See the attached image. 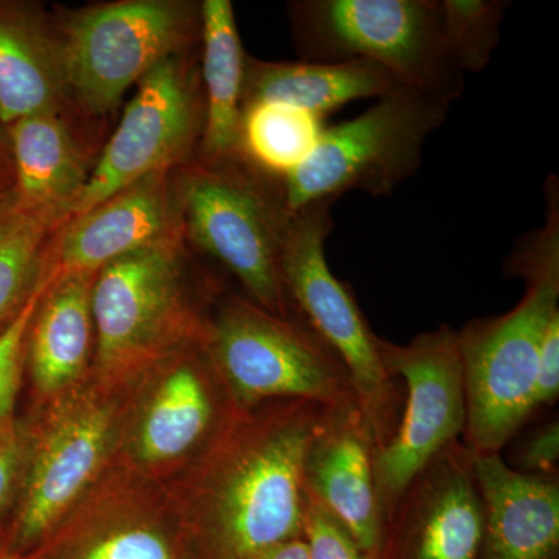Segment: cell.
<instances>
[{
	"label": "cell",
	"instance_id": "cell-12",
	"mask_svg": "<svg viewBox=\"0 0 559 559\" xmlns=\"http://www.w3.org/2000/svg\"><path fill=\"white\" fill-rule=\"evenodd\" d=\"M485 507L462 440L430 460L385 521L378 559H480Z\"/></svg>",
	"mask_w": 559,
	"mask_h": 559
},
{
	"label": "cell",
	"instance_id": "cell-15",
	"mask_svg": "<svg viewBox=\"0 0 559 559\" xmlns=\"http://www.w3.org/2000/svg\"><path fill=\"white\" fill-rule=\"evenodd\" d=\"M109 433V412L94 404L73 407L51 426L33 462L14 547L28 549L49 535L100 466Z\"/></svg>",
	"mask_w": 559,
	"mask_h": 559
},
{
	"label": "cell",
	"instance_id": "cell-21",
	"mask_svg": "<svg viewBox=\"0 0 559 559\" xmlns=\"http://www.w3.org/2000/svg\"><path fill=\"white\" fill-rule=\"evenodd\" d=\"M205 86L202 150L207 162L238 156L242 120L246 60L230 0H205L201 5Z\"/></svg>",
	"mask_w": 559,
	"mask_h": 559
},
{
	"label": "cell",
	"instance_id": "cell-13",
	"mask_svg": "<svg viewBox=\"0 0 559 559\" xmlns=\"http://www.w3.org/2000/svg\"><path fill=\"white\" fill-rule=\"evenodd\" d=\"M373 454V439L358 401L326 407L305 454L301 485L348 530L367 557L378 559L384 518Z\"/></svg>",
	"mask_w": 559,
	"mask_h": 559
},
{
	"label": "cell",
	"instance_id": "cell-24",
	"mask_svg": "<svg viewBox=\"0 0 559 559\" xmlns=\"http://www.w3.org/2000/svg\"><path fill=\"white\" fill-rule=\"evenodd\" d=\"M322 131L323 119L308 110L270 103L246 106L238 156L283 179L307 160Z\"/></svg>",
	"mask_w": 559,
	"mask_h": 559
},
{
	"label": "cell",
	"instance_id": "cell-29",
	"mask_svg": "<svg viewBox=\"0 0 559 559\" xmlns=\"http://www.w3.org/2000/svg\"><path fill=\"white\" fill-rule=\"evenodd\" d=\"M559 396V312L551 318L540 342L538 373L533 390V406H555Z\"/></svg>",
	"mask_w": 559,
	"mask_h": 559
},
{
	"label": "cell",
	"instance_id": "cell-26",
	"mask_svg": "<svg viewBox=\"0 0 559 559\" xmlns=\"http://www.w3.org/2000/svg\"><path fill=\"white\" fill-rule=\"evenodd\" d=\"M50 278H44L25 301L21 311L0 330V425L7 421L16 401L20 388L22 358L33 319Z\"/></svg>",
	"mask_w": 559,
	"mask_h": 559
},
{
	"label": "cell",
	"instance_id": "cell-20",
	"mask_svg": "<svg viewBox=\"0 0 559 559\" xmlns=\"http://www.w3.org/2000/svg\"><path fill=\"white\" fill-rule=\"evenodd\" d=\"M95 277L97 272H69L51 278L44 290L27 340L33 380L40 392H60L86 370L95 331Z\"/></svg>",
	"mask_w": 559,
	"mask_h": 559
},
{
	"label": "cell",
	"instance_id": "cell-23",
	"mask_svg": "<svg viewBox=\"0 0 559 559\" xmlns=\"http://www.w3.org/2000/svg\"><path fill=\"white\" fill-rule=\"evenodd\" d=\"M62 223L49 213L11 205L0 218V326L21 311L47 277L50 235Z\"/></svg>",
	"mask_w": 559,
	"mask_h": 559
},
{
	"label": "cell",
	"instance_id": "cell-28",
	"mask_svg": "<svg viewBox=\"0 0 559 559\" xmlns=\"http://www.w3.org/2000/svg\"><path fill=\"white\" fill-rule=\"evenodd\" d=\"M510 466L528 476L559 477V419H550L532 430L521 441Z\"/></svg>",
	"mask_w": 559,
	"mask_h": 559
},
{
	"label": "cell",
	"instance_id": "cell-18",
	"mask_svg": "<svg viewBox=\"0 0 559 559\" xmlns=\"http://www.w3.org/2000/svg\"><path fill=\"white\" fill-rule=\"evenodd\" d=\"M13 156L14 201L64 224L86 189V157L61 112L22 117L7 127Z\"/></svg>",
	"mask_w": 559,
	"mask_h": 559
},
{
	"label": "cell",
	"instance_id": "cell-3",
	"mask_svg": "<svg viewBox=\"0 0 559 559\" xmlns=\"http://www.w3.org/2000/svg\"><path fill=\"white\" fill-rule=\"evenodd\" d=\"M242 157L207 162L180 183V224L189 240L231 272L250 301L280 318L294 310L280 271L290 223L283 180Z\"/></svg>",
	"mask_w": 559,
	"mask_h": 559
},
{
	"label": "cell",
	"instance_id": "cell-34",
	"mask_svg": "<svg viewBox=\"0 0 559 559\" xmlns=\"http://www.w3.org/2000/svg\"><path fill=\"white\" fill-rule=\"evenodd\" d=\"M0 559H22L20 557H16V555H0Z\"/></svg>",
	"mask_w": 559,
	"mask_h": 559
},
{
	"label": "cell",
	"instance_id": "cell-31",
	"mask_svg": "<svg viewBox=\"0 0 559 559\" xmlns=\"http://www.w3.org/2000/svg\"><path fill=\"white\" fill-rule=\"evenodd\" d=\"M246 559H310L304 536L285 540Z\"/></svg>",
	"mask_w": 559,
	"mask_h": 559
},
{
	"label": "cell",
	"instance_id": "cell-7",
	"mask_svg": "<svg viewBox=\"0 0 559 559\" xmlns=\"http://www.w3.org/2000/svg\"><path fill=\"white\" fill-rule=\"evenodd\" d=\"M450 106L399 87L356 119L323 128L307 160L283 178L286 209L293 215L348 191L392 193L418 171L426 140L444 123Z\"/></svg>",
	"mask_w": 559,
	"mask_h": 559
},
{
	"label": "cell",
	"instance_id": "cell-30",
	"mask_svg": "<svg viewBox=\"0 0 559 559\" xmlns=\"http://www.w3.org/2000/svg\"><path fill=\"white\" fill-rule=\"evenodd\" d=\"M21 463V448L11 426L0 425V509L9 498Z\"/></svg>",
	"mask_w": 559,
	"mask_h": 559
},
{
	"label": "cell",
	"instance_id": "cell-27",
	"mask_svg": "<svg viewBox=\"0 0 559 559\" xmlns=\"http://www.w3.org/2000/svg\"><path fill=\"white\" fill-rule=\"evenodd\" d=\"M301 536L310 559H370L348 530L305 491Z\"/></svg>",
	"mask_w": 559,
	"mask_h": 559
},
{
	"label": "cell",
	"instance_id": "cell-22",
	"mask_svg": "<svg viewBox=\"0 0 559 559\" xmlns=\"http://www.w3.org/2000/svg\"><path fill=\"white\" fill-rule=\"evenodd\" d=\"M219 400L209 377L190 364L171 371L151 400L140 426L138 450L148 463L182 457L212 430Z\"/></svg>",
	"mask_w": 559,
	"mask_h": 559
},
{
	"label": "cell",
	"instance_id": "cell-8",
	"mask_svg": "<svg viewBox=\"0 0 559 559\" xmlns=\"http://www.w3.org/2000/svg\"><path fill=\"white\" fill-rule=\"evenodd\" d=\"M201 35V7L180 0H120L73 11L58 32L69 97L103 116L124 92Z\"/></svg>",
	"mask_w": 559,
	"mask_h": 559
},
{
	"label": "cell",
	"instance_id": "cell-6",
	"mask_svg": "<svg viewBox=\"0 0 559 559\" xmlns=\"http://www.w3.org/2000/svg\"><path fill=\"white\" fill-rule=\"evenodd\" d=\"M205 342L240 411L271 401H307L323 409L356 401L344 364L304 319L280 318L231 297L210 322Z\"/></svg>",
	"mask_w": 559,
	"mask_h": 559
},
{
	"label": "cell",
	"instance_id": "cell-32",
	"mask_svg": "<svg viewBox=\"0 0 559 559\" xmlns=\"http://www.w3.org/2000/svg\"><path fill=\"white\" fill-rule=\"evenodd\" d=\"M0 179L11 183L13 180V156H11V145L9 130L0 120Z\"/></svg>",
	"mask_w": 559,
	"mask_h": 559
},
{
	"label": "cell",
	"instance_id": "cell-25",
	"mask_svg": "<svg viewBox=\"0 0 559 559\" xmlns=\"http://www.w3.org/2000/svg\"><path fill=\"white\" fill-rule=\"evenodd\" d=\"M441 38L455 69L481 72L498 47L500 24L510 2L503 0H439Z\"/></svg>",
	"mask_w": 559,
	"mask_h": 559
},
{
	"label": "cell",
	"instance_id": "cell-19",
	"mask_svg": "<svg viewBox=\"0 0 559 559\" xmlns=\"http://www.w3.org/2000/svg\"><path fill=\"white\" fill-rule=\"evenodd\" d=\"M399 81L371 61L266 62L246 60L242 109L250 105L289 106L323 117L347 103L381 98Z\"/></svg>",
	"mask_w": 559,
	"mask_h": 559
},
{
	"label": "cell",
	"instance_id": "cell-16",
	"mask_svg": "<svg viewBox=\"0 0 559 559\" xmlns=\"http://www.w3.org/2000/svg\"><path fill=\"white\" fill-rule=\"evenodd\" d=\"M485 507L480 559H559V477L528 476L502 454L474 455Z\"/></svg>",
	"mask_w": 559,
	"mask_h": 559
},
{
	"label": "cell",
	"instance_id": "cell-11",
	"mask_svg": "<svg viewBox=\"0 0 559 559\" xmlns=\"http://www.w3.org/2000/svg\"><path fill=\"white\" fill-rule=\"evenodd\" d=\"M202 128L204 119L193 76L182 58H168L140 81L72 216L87 212L139 179L168 173L187 156Z\"/></svg>",
	"mask_w": 559,
	"mask_h": 559
},
{
	"label": "cell",
	"instance_id": "cell-1",
	"mask_svg": "<svg viewBox=\"0 0 559 559\" xmlns=\"http://www.w3.org/2000/svg\"><path fill=\"white\" fill-rule=\"evenodd\" d=\"M323 407L275 401L227 426L193 539L198 559H246L301 536V468Z\"/></svg>",
	"mask_w": 559,
	"mask_h": 559
},
{
	"label": "cell",
	"instance_id": "cell-14",
	"mask_svg": "<svg viewBox=\"0 0 559 559\" xmlns=\"http://www.w3.org/2000/svg\"><path fill=\"white\" fill-rule=\"evenodd\" d=\"M176 212L168 173L139 179L62 224L50 242L47 277L98 272L127 253L182 234Z\"/></svg>",
	"mask_w": 559,
	"mask_h": 559
},
{
	"label": "cell",
	"instance_id": "cell-4",
	"mask_svg": "<svg viewBox=\"0 0 559 559\" xmlns=\"http://www.w3.org/2000/svg\"><path fill=\"white\" fill-rule=\"evenodd\" d=\"M290 22L304 61H371L448 105L465 87L444 50L437 0H300Z\"/></svg>",
	"mask_w": 559,
	"mask_h": 559
},
{
	"label": "cell",
	"instance_id": "cell-33",
	"mask_svg": "<svg viewBox=\"0 0 559 559\" xmlns=\"http://www.w3.org/2000/svg\"><path fill=\"white\" fill-rule=\"evenodd\" d=\"M14 204L13 186L7 180L0 179V218Z\"/></svg>",
	"mask_w": 559,
	"mask_h": 559
},
{
	"label": "cell",
	"instance_id": "cell-2",
	"mask_svg": "<svg viewBox=\"0 0 559 559\" xmlns=\"http://www.w3.org/2000/svg\"><path fill=\"white\" fill-rule=\"evenodd\" d=\"M547 218L518 242L506 264L525 283L520 304L499 318L476 319L457 331L465 377L471 454H498L535 414L533 390L540 342L559 312V182H546Z\"/></svg>",
	"mask_w": 559,
	"mask_h": 559
},
{
	"label": "cell",
	"instance_id": "cell-5",
	"mask_svg": "<svg viewBox=\"0 0 559 559\" xmlns=\"http://www.w3.org/2000/svg\"><path fill=\"white\" fill-rule=\"evenodd\" d=\"M334 202H312L293 213L280 271L296 314L336 353L347 369L377 451L395 433L404 396L382 364L380 337L370 330L352 290L334 277L326 263L325 241L333 227Z\"/></svg>",
	"mask_w": 559,
	"mask_h": 559
},
{
	"label": "cell",
	"instance_id": "cell-10",
	"mask_svg": "<svg viewBox=\"0 0 559 559\" xmlns=\"http://www.w3.org/2000/svg\"><path fill=\"white\" fill-rule=\"evenodd\" d=\"M180 235L127 253L97 272L92 316L97 362L105 373L145 362L194 333L183 294Z\"/></svg>",
	"mask_w": 559,
	"mask_h": 559
},
{
	"label": "cell",
	"instance_id": "cell-17",
	"mask_svg": "<svg viewBox=\"0 0 559 559\" xmlns=\"http://www.w3.org/2000/svg\"><path fill=\"white\" fill-rule=\"evenodd\" d=\"M69 97L60 36L27 2L0 0V120L61 112Z\"/></svg>",
	"mask_w": 559,
	"mask_h": 559
},
{
	"label": "cell",
	"instance_id": "cell-9",
	"mask_svg": "<svg viewBox=\"0 0 559 559\" xmlns=\"http://www.w3.org/2000/svg\"><path fill=\"white\" fill-rule=\"evenodd\" d=\"M382 364L406 385L400 423L374 451L373 473L382 518L389 520L412 480L466 428L465 377L459 333L443 325L407 344L378 341Z\"/></svg>",
	"mask_w": 559,
	"mask_h": 559
}]
</instances>
